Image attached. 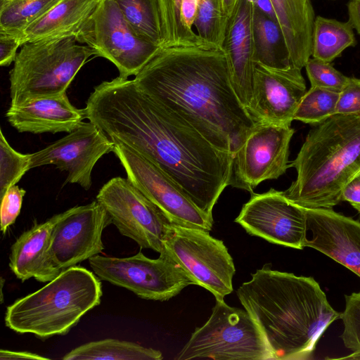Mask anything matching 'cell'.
<instances>
[{
  "label": "cell",
  "instance_id": "obj_1",
  "mask_svg": "<svg viewBox=\"0 0 360 360\" xmlns=\"http://www.w3.org/2000/svg\"><path fill=\"white\" fill-rule=\"evenodd\" d=\"M86 117L114 143L153 162L203 212L212 210L230 185L233 155L208 141L176 114L120 77L94 87Z\"/></svg>",
  "mask_w": 360,
  "mask_h": 360
},
{
  "label": "cell",
  "instance_id": "obj_2",
  "mask_svg": "<svg viewBox=\"0 0 360 360\" xmlns=\"http://www.w3.org/2000/svg\"><path fill=\"white\" fill-rule=\"evenodd\" d=\"M133 80L213 146L233 155L255 124L233 89L219 46L161 47Z\"/></svg>",
  "mask_w": 360,
  "mask_h": 360
},
{
  "label": "cell",
  "instance_id": "obj_3",
  "mask_svg": "<svg viewBox=\"0 0 360 360\" xmlns=\"http://www.w3.org/2000/svg\"><path fill=\"white\" fill-rule=\"evenodd\" d=\"M237 290L257 325L274 360L309 359L317 342L340 313L312 278L264 264Z\"/></svg>",
  "mask_w": 360,
  "mask_h": 360
},
{
  "label": "cell",
  "instance_id": "obj_4",
  "mask_svg": "<svg viewBox=\"0 0 360 360\" xmlns=\"http://www.w3.org/2000/svg\"><path fill=\"white\" fill-rule=\"evenodd\" d=\"M290 167L297 177L284 195L304 209H333L360 174V116L335 114L312 128Z\"/></svg>",
  "mask_w": 360,
  "mask_h": 360
},
{
  "label": "cell",
  "instance_id": "obj_5",
  "mask_svg": "<svg viewBox=\"0 0 360 360\" xmlns=\"http://www.w3.org/2000/svg\"><path fill=\"white\" fill-rule=\"evenodd\" d=\"M102 295L100 278L76 265L8 306L5 324L18 333H31L41 339L65 335L101 303Z\"/></svg>",
  "mask_w": 360,
  "mask_h": 360
},
{
  "label": "cell",
  "instance_id": "obj_6",
  "mask_svg": "<svg viewBox=\"0 0 360 360\" xmlns=\"http://www.w3.org/2000/svg\"><path fill=\"white\" fill-rule=\"evenodd\" d=\"M75 37L30 41L21 46L10 72L11 105L66 92L96 52Z\"/></svg>",
  "mask_w": 360,
  "mask_h": 360
},
{
  "label": "cell",
  "instance_id": "obj_7",
  "mask_svg": "<svg viewBox=\"0 0 360 360\" xmlns=\"http://www.w3.org/2000/svg\"><path fill=\"white\" fill-rule=\"evenodd\" d=\"M274 359L257 325L245 309L232 307L224 300L216 304L207 322L197 328L176 360Z\"/></svg>",
  "mask_w": 360,
  "mask_h": 360
},
{
  "label": "cell",
  "instance_id": "obj_8",
  "mask_svg": "<svg viewBox=\"0 0 360 360\" xmlns=\"http://www.w3.org/2000/svg\"><path fill=\"white\" fill-rule=\"evenodd\" d=\"M89 262L101 280L124 288L142 299L166 301L186 287L196 285L166 248L158 259H150L140 251L121 258L96 255Z\"/></svg>",
  "mask_w": 360,
  "mask_h": 360
},
{
  "label": "cell",
  "instance_id": "obj_9",
  "mask_svg": "<svg viewBox=\"0 0 360 360\" xmlns=\"http://www.w3.org/2000/svg\"><path fill=\"white\" fill-rule=\"evenodd\" d=\"M75 37L112 62L124 79L136 76L161 48L138 37L113 0H101Z\"/></svg>",
  "mask_w": 360,
  "mask_h": 360
},
{
  "label": "cell",
  "instance_id": "obj_10",
  "mask_svg": "<svg viewBox=\"0 0 360 360\" xmlns=\"http://www.w3.org/2000/svg\"><path fill=\"white\" fill-rule=\"evenodd\" d=\"M96 200L120 233L141 248L160 253L172 224L127 178L117 176L99 190Z\"/></svg>",
  "mask_w": 360,
  "mask_h": 360
},
{
  "label": "cell",
  "instance_id": "obj_11",
  "mask_svg": "<svg viewBox=\"0 0 360 360\" xmlns=\"http://www.w3.org/2000/svg\"><path fill=\"white\" fill-rule=\"evenodd\" d=\"M127 179L174 225L210 231L213 218L200 210L181 188L151 160L121 143L112 151Z\"/></svg>",
  "mask_w": 360,
  "mask_h": 360
},
{
  "label": "cell",
  "instance_id": "obj_12",
  "mask_svg": "<svg viewBox=\"0 0 360 360\" xmlns=\"http://www.w3.org/2000/svg\"><path fill=\"white\" fill-rule=\"evenodd\" d=\"M165 248L198 285L224 300L233 291L236 269L221 240L209 231L172 224Z\"/></svg>",
  "mask_w": 360,
  "mask_h": 360
},
{
  "label": "cell",
  "instance_id": "obj_13",
  "mask_svg": "<svg viewBox=\"0 0 360 360\" xmlns=\"http://www.w3.org/2000/svg\"><path fill=\"white\" fill-rule=\"evenodd\" d=\"M290 126L257 122L233 155L230 185L252 193L265 180L276 179L290 167Z\"/></svg>",
  "mask_w": 360,
  "mask_h": 360
},
{
  "label": "cell",
  "instance_id": "obj_14",
  "mask_svg": "<svg viewBox=\"0 0 360 360\" xmlns=\"http://www.w3.org/2000/svg\"><path fill=\"white\" fill-rule=\"evenodd\" d=\"M112 224L97 201L78 205L58 214L49 254L54 267L63 271L103 252L102 233Z\"/></svg>",
  "mask_w": 360,
  "mask_h": 360
},
{
  "label": "cell",
  "instance_id": "obj_15",
  "mask_svg": "<svg viewBox=\"0 0 360 360\" xmlns=\"http://www.w3.org/2000/svg\"><path fill=\"white\" fill-rule=\"evenodd\" d=\"M235 222L250 235L269 243L298 250L305 248L306 209L290 201L283 191L271 188L252 193Z\"/></svg>",
  "mask_w": 360,
  "mask_h": 360
},
{
  "label": "cell",
  "instance_id": "obj_16",
  "mask_svg": "<svg viewBox=\"0 0 360 360\" xmlns=\"http://www.w3.org/2000/svg\"><path fill=\"white\" fill-rule=\"evenodd\" d=\"M115 143L94 123L82 122L66 136L31 154L30 169L55 165L65 171V183L85 190L92 185V170L99 159L113 151Z\"/></svg>",
  "mask_w": 360,
  "mask_h": 360
},
{
  "label": "cell",
  "instance_id": "obj_17",
  "mask_svg": "<svg viewBox=\"0 0 360 360\" xmlns=\"http://www.w3.org/2000/svg\"><path fill=\"white\" fill-rule=\"evenodd\" d=\"M306 91L301 69L294 65L285 69L274 68L256 63L248 111L255 122L290 126Z\"/></svg>",
  "mask_w": 360,
  "mask_h": 360
},
{
  "label": "cell",
  "instance_id": "obj_18",
  "mask_svg": "<svg viewBox=\"0 0 360 360\" xmlns=\"http://www.w3.org/2000/svg\"><path fill=\"white\" fill-rule=\"evenodd\" d=\"M254 8L250 0H238L227 18L221 46L226 56L233 89L248 110L252 98L256 65Z\"/></svg>",
  "mask_w": 360,
  "mask_h": 360
},
{
  "label": "cell",
  "instance_id": "obj_19",
  "mask_svg": "<svg viewBox=\"0 0 360 360\" xmlns=\"http://www.w3.org/2000/svg\"><path fill=\"white\" fill-rule=\"evenodd\" d=\"M304 247L314 248L360 277V221L333 209H306Z\"/></svg>",
  "mask_w": 360,
  "mask_h": 360
},
{
  "label": "cell",
  "instance_id": "obj_20",
  "mask_svg": "<svg viewBox=\"0 0 360 360\" xmlns=\"http://www.w3.org/2000/svg\"><path fill=\"white\" fill-rule=\"evenodd\" d=\"M6 117L18 131L32 134L69 133L86 119L85 108L74 106L66 92L36 98L19 105H10Z\"/></svg>",
  "mask_w": 360,
  "mask_h": 360
},
{
  "label": "cell",
  "instance_id": "obj_21",
  "mask_svg": "<svg viewBox=\"0 0 360 360\" xmlns=\"http://www.w3.org/2000/svg\"><path fill=\"white\" fill-rule=\"evenodd\" d=\"M58 214L46 221L34 224L23 232L11 248L9 267L24 282L31 278L49 282L60 273L53 265L49 250Z\"/></svg>",
  "mask_w": 360,
  "mask_h": 360
},
{
  "label": "cell",
  "instance_id": "obj_22",
  "mask_svg": "<svg viewBox=\"0 0 360 360\" xmlns=\"http://www.w3.org/2000/svg\"><path fill=\"white\" fill-rule=\"evenodd\" d=\"M101 0H60L24 31L22 44L75 37Z\"/></svg>",
  "mask_w": 360,
  "mask_h": 360
},
{
  "label": "cell",
  "instance_id": "obj_23",
  "mask_svg": "<svg viewBox=\"0 0 360 360\" xmlns=\"http://www.w3.org/2000/svg\"><path fill=\"white\" fill-rule=\"evenodd\" d=\"M283 30L292 64L301 69L311 56L315 20L311 0H271Z\"/></svg>",
  "mask_w": 360,
  "mask_h": 360
},
{
  "label": "cell",
  "instance_id": "obj_24",
  "mask_svg": "<svg viewBox=\"0 0 360 360\" xmlns=\"http://www.w3.org/2000/svg\"><path fill=\"white\" fill-rule=\"evenodd\" d=\"M253 33L256 63L280 69L293 65L279 23L255 8L253 14Z\"/></svg>",
  "mask_w": 360,
  "mask_h": 360
},
{
  "label": "cell",
  "instance_id": "obj_25",
  "mask_svg": "<svg viewBox=\"0 0 360 360\" xmlns=\"http://www.w3.org/2000/svg\"><path fill=\"white\" fill-rule=\"evenodd\" d=\"M162 354L137 343L107 338L82 345L63 357L64 360H161Z\"/></svg>",
  "mask_w": 360,
  "mask_h": 360
},
{
  "label": "cell",
  "instance_id": "obj_26",
  "mask_svg": "<svg viewBox=\"0 0 360 360\" xmlns=\"http://www.w3.org/2000/svg\"><path fill=\"white\" fill-rule=\"evenodd\" d=\"M355 44L353 28L349 22L321 16L315 18L312 32V58L330 63L347 48Z\"/></svg>",
  "mask_w": 360,
  "mask_h": 360
},
{
  "label": "cell",
  "instance_id": "obj_27",
  "mask_svg": "<svg viewBox=\"0 0 360 360\" xmlns=\"http://www.w3.org/2000/svg\"><path fill=\"white\" fill-rule=\"evenodd\" d=\"M140 39L162 47V15L160 0H113Z\"/></svg>",
  "mask_w": 360,
  "mask_h": 360
},
{
  "label": "cell",
  "instance_id": "obj_28",
  "mask_svg": "<svg viewBox=\"0 0 360 360\" xmlns=\"http://www.w3.org/2000/svg\"><path fill=\"white\" fill-rule=\"evenodd\" d=\"M59 1L0 0V32L15 34L22 40L26 28Z\"/></svg>",
  "mask_w": 360,
  "mask_h": 360
},
{
  "label": "cell",
  "instance_id": "obj_29",
  "mask_svg": "<svg viewBox=\"0 0 360 360\" xmlns=\"http://www.w3.org/2000/svg\"><path fill=\"white\" fill-rule=\"evenodd\" d=\"M339 92L311 86L302 96L293 120L309 124H319L335 115Z\"/></svg>",
  "mask_w": 360,
  "mask_h": 360
},
{
  "label": "cell",
  "instance_id": "obj_30",
  "mask_svg": "<svg viewBox=\"0 0 360 360\" xmlns=\"http://www.w3.org/2000/svg\"><path fill=\"white\" fill-rule=\"evenodd\" d=\"M197 11L193 27L205 43L221 47L227 17L222 0H197Z\"/></svg>",
  "mask_w": 360,
  "mask_h": 360
},
{
  "label": "cell",
  "instance_id": "obj_31",
  "mask_svg": "<svg viewBox=\"0 0 360 360\" xmlns=\"http://www.w3.org/2000/svg\"><path fill=\"white\" fill-rule=\"evenodd\" d=\"M162 15V47L199 45L204 42L184 24L181 16L182 0H160Z\"/></svg>",
  "mask_w": 360,
  "mask_h": 360
},
{
  "label": "cell",
  "instance_id": "obj_32",
  "mask_svg": "<svg viewBox=\"0 0 360 360\" xmlns=\"http://www.w3.org/2000/svg\"><path fill=\"white\" fill-rule=\"evenodd\" d=\"M31 154H22L13 149L0 129V196L16 185L30 169Z\"/></svg>",
  "mask_w": 360,
  "mask_h": 360
},
{
  "label": "cell",
  "instance_id": "obj_33",
  "mask_svg": "<svg viewBox=\"0 0 360 360\" xmlns=\"http://www.w3.org/2000/svg\"><path fill=\"white\" fill-rule=\"evenodd\" d=\"M304 68L311 86L340 92L349 79L336 70L330 63L314 58H309Z\"/></svg>",
  "mask_w": 360,
  "mask_h": 360
},
{
  "label": "cell",
  "instance_id": "obj_34",
  "mask_svg": "<svg viewBox=\"0 0 360 360\" xmlns=\"http://www.w3.org/2000/svg\"><path fill=\"white\" fill-rule=\"evenodd\" d=\"M344 329L340 338L352 352H360V291L345 295V308L340 314Z\"/></svg>",
  "mask_w": 360,
  "mask_h": 360
},
{
  "label": "cell",
  "instance_id": "obj_35",
  "mask_svg": "<svg viewBox=\"0 0 360 360\" xmlns=\"http://www.w3.org/2000/svg\"><path fill=\"white\" fill-rule=\"evenodd\" d=\"M25 193V190L14 185L1 198V231L3 234L19 215Z\"/></svg>",
  "mask_w": 360,
  "mask_h": 360
},
{
  "label": "cell",
  "instance_id": "obj_36",
  "mask_svg": "<svg viewBox=\"0 0 360 360\" xmlns=\"http://www.w3.org/2000/svg\"><path fill=\"white\" fill-rule=\"evenodd\" d=\"M335 114L360 116V79L349 77L339 92Z\"/></svg>",
  "mask_w": 360,
  "mask_h": 360
},
{
  "label": "cell",
  "instance_id": "obj_37",
  "mask_svg": "<svg viewBox=\"0 0 360 360\" xmlns=\"http://www.w3.org/2000/svg\"><path fill=\"white\" fill-rule=\"evenodd\" d=\"M22 46L21 38L15 34L0 32V65L9 66L14 62L17 50Z\"/></svg>",
  "mask_w": 360,
  "mask_h": 360
},
{
  "label": "cell",
  "instance_id": "obj_38",
  "mask_svg": "<svg viewBox=\"0 0 360 360\" xmlns=\"http://www.w3.org/2000/svg\"><path fill=\"white\" fill-rule=\"evenodd\" d=\"M342 200L350 203L360 213V175L352 179L344 187Z\"/></svg>",
  "mask_w": 360,
  "mask_h": 360
},
{
  "label": "cell",
  "instance_id": "obj_39",
  "mask_svg": "<svg viewBox=\"0 0 360 360\" xmlns=\"http://www.w3.org/2000/svg\"><path fill=\"white\" fill-rule=\"evenodd\" d=\"M197 0H182L181 16L186 26L193 30V22L197 11Z\"/></svg>",
  "mask_w": 360,
  "mask_h": 360
},
{
  "label": "cell",
  "instance_id": "obj_40",
  "mask_svg": "<svg viewBox=\"0 0 360 360\" xmlns=\"http://www.w3.org/2000/svg\"><path fill=\"white\" fill-rule=\"evenodd\" d=\"M0 359H39L44 360L49 359L43 356H40L37 354H34L28 352H15L8 349H1L0 351Z\"/></svg>",
  "mask_w": 360,
  "mask_h": 360
},
{
  "label": "cell",
  "instance_id": "obj_41",
  "mask_svg": "<svg viewBox=\"0 0 360 360\" xmlns=\"http://www.w3.org/2000/svg\"><path fill=\"white\" fill-rule=\"evenodd\" d=\"M349 22L360 35V0H350L347 5Z\"/></svg>",
  "mask_w": 360,
  "mask_h": 360
},
{
  "label": "cell",
  "instance_id": "obj_42",
  "mask_svg": "<svg viewBox=\"0 0 360 360\" xmlns=\"http://www.w3.org/2000/svg\"><path fill=\"white\" fill-rule=\"evenodd\" d=\"M255 8L270 18L278 22L276 15L271 0H250Z\"/></svg>",
  "mask_w": 360,
  "mask_h": 360
},
{
  "label": "cell",
  "instance_id": "obj_43",
  "mask_svg": "<svg viewBox=\"0 0 360 360\" xmlns=\"http://www.w3.org/2000/svg\"><path fill=\"white\" fill-rule=\"evenodd\" d=\"M224 13L228 18L234 8L238 0H222Z\"/></svg>",
  "mask_w": 360,
  "mask_h": 360
},
{
  "label": "cell",
  "instance_id": "obj_44",
  "mask_svg": "<svg viewBox=\"0 0 360 360\" xmlns=\"http://www.w3.org/2000/svg\"><path fill=\"white\" fill-rule=\"evenodd\" d=\"M360 175V174H359Z\"/></svg>",
  "mask_w": 360,
  "mask_h": 360
}]
</instances>
